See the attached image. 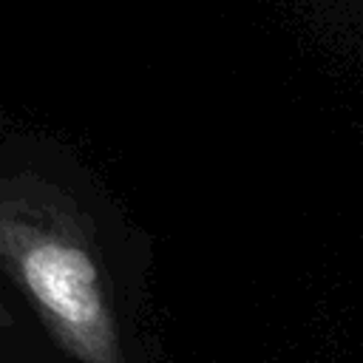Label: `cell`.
I'll return each mask as SVG.
<instances>
[{"label": "cell", "instance_id": "cell-1", "mask_svg": "<svg viewBox=\"0 0 363 363\" xmlns=\"http://www.w3.org/2000/svg\"><path fill=\"white\" fill-rule=\"evenodd\" d=\"M0 269L74 363H128L88 216L34 173L0 179Z\"/></svg>", "mask_w": 363, "mask_h": 363}, {"label": "cell", "instance_id": "cell-2", "mask_svg": "<svg viewBox=\"0 0 363 363\" xmlns=\"http://www.w3.org/2000/svg\"><path fill=\"white\" fill-rule=\"evenodd\" d=\"M14 326V318H11V312L6 309V303L0 301V329H11Z\"/></svg>", "mask_w": 363, "mask_h": 363}]
</instances>
